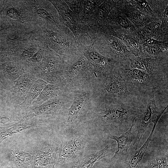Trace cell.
I'll list each match as a JSON object with an SVG mask.
<instances>
[{
  "label": "cell",
  "mask_w": 168,
  "mask_h": 168,
  "mask_svg": "<svg viewBox=\"0 0 168 168\" xmlns=\"http://www.w3.org/2000/svg\"><path fill=\"white\" fill-rule=\"evenodd\" d=\"M63 58V65L59 86L61 91L70 94L90 89L96 77L92 66L83 54L78 50L73 54Z\"/></svg>",
  "instance_id": "obj_1"
},
{
  "label": "cell",
  "mask_w": 168,
  "mask_h": 168,
  "mask_svg": "<svg viewBox=\"0 0 168 168\" xmlns=\"http://www.w3.org/2000/svg\"><path fill=\"white\" fill-rule=\"evenodd\" d=\"M120 66L107 75L96 77L90 88L93 102H104L124 101L134 95L122 77Z\"/></svg>",
  "instance_id": "obj_2"
},
{
  "label": "cell",
  "mask_w": 168,
  "mask_h": 168,
  "mask_svg": "<svg viewBox=\"0 0 168 168\" xmlns=\"http://www.w3.org/2000/svg\"><path fill=\"white\" fill-rule=\"evenodd\" d=\"M32 35L63 57L70 56L78 50L73 34L63 25L49 27L36 26L32 32Z\"/></svg>",
  "instance_id": "obj_3"
},
{
  "label": "cell",
  "mask_w": 168,
  "mask_h": 168,
  "mask_svg": "<svg viewBox=\"0 0 168 168\" xmlns=\"http://www.w3.org/2000/svg\"><path fill=\"white\" fill-rule=\"evenodd\" d=\"M103 109L95 113L96 119L102 124L116 128L124 125L136 120L141 114L140 110L134 106L124 103L123 101L104 102H95Z\"/></svg>",
  "instance_id": "obj_4"
},
{
  "label": "cell",
  "mask_w": 168,
  "mask_h": 168,
  "mask_svg": "<svg viewBox=\"0 0 168 168\" xmlns=\"http://www.w3.org/2000/svg\"><path fill=\"white\" fill-rule=\"evenodd\" d=\"M93 42L94 48L100 54L128 68L134 55L119 39L108 34H101Z\"/></svg>",
  "instance_id": "obj_5"
},
{
  "label": "cell",
  "mask_w": 168,
  "mask_h": 168,
  "mask_svg": "<svg viewBox=\"0 0 168 168\" xmlns=\"http://www.w3.org/2000/svg\"><path fill=\"white\" fill-rule=\"evenodd\" d=\"M63 65V57L47 47L41 62L32 71L38 79L59 86Z\"/></svg>",
  "instance_id": "obj_6"
},
{
  "label": "cell",
  "mask_w": 168,
  "mask_h": 168,
  "mask_svg": "<svg viewBox=\"0 0 168 168\" xmlns=\"http://www.w3.org/2000/svg\"><path fill=\"white\" fill-rule=\"evenodd\" d=\"M0 15L20 29L32 30L36 26L32 21L27 0H5Z\"/></svg>",
  "instance_id": "obj_7"
},
{
  "label": "cell",
  "mask_w": 168,
  "mask_h": 168,
  "mask_svg": "<svg viewBox=\"0 0 168 168\" xmlns=\"http://www.w3.org/2000/svg\"><path fill=\"white\" fill-rule=\"evenodd\" d=\"M72 93L73 98L71 106L62 110L64 112V123L68 125H76L85 121L92 107L90 89L78 90Z\"/></svg>",
  "instance_id": "obj_8"
},
{
  "label": "cell",
  "mask_w": 168,
  "mask_h": 168,
  "mask_svg": "<svg viewBox=\"0 0 168 168\" xmlns=\"http://www.w3.org/2000/svg\"><path fill=\"white\" fill-rule=\"evenodd\" d=\"M32 22L37 26L63 25L56 8L49 0H27Z\"/></svg>",
  "instance_id": "obj_9"
},
{
  "label": "cell",
  "mask_w": 168,
  "mask_h": 168,
  "mask_svg": "<svg viewBox=\"0 0 168 168\" xmlns=\"http://www.w3.org/2000/svg\"><path fill=\"white\" fill-rule=\"evenodd\" d=\"M49 1L57 10L63 25L69 29L73 34L77 44L85 45L93 43L65 0Z\"/></svg>",
  "instance_id": "obj_10"
},
{
  "label": "cell",
  "mask_w": 168,
  "mask_h": 168,
  "mask_svg": "<svg viewBox=\"0 0 168 168\" xmlns=\"http://www.w3.org/2000/svg\"><path fill=\"white\" fill-rule=\"evenodd\" d=\"M120 72L128 87L133 94L150 93L156 87V78L141 70L122 66Z\"/></svg>",
  "instance_id": "obj_11"
},
{
  "label": "cell",
  "mask_w": 168,
  "mask_h": 168,
  "mask_svg": "<svg viewBox=\"0 0 168 168\" xmlns=\"http://www.w3.org/2000/svg\"><path fill=\"white\" fill-rule=\"evenodd\" d=\"M77 49L92 66L96 78L105 76L116 68L122 66L100 54L94 48L93 43L89 45L77 44Z\"/></svg>",
  "instance_id": "obj_12"
},
{
  "label": "cell",
  "mask_w": 168,
  "mask_h": 168,
  "mask_svg": "<svg viewBox=\"0 0 168 168\" xmlns=\"http://www.w3.org/2000/svg\"><path fill=\"white\" fill-rule=\"evenodd\" d=\"M73 93L61 91L57 97L49 99L40 106L28 110L21 114L23 119H27L40 115H57L60 113L68 104L73 100Z\"/></svg>",
  "instance_id": "obj_13"
},
{
  "label": "cell",
  "mask_w": 168,
  "mask_h": 168,
  "mask_svg": "<svg viewBox=\"0 0 168 168\" xmlns=\"http://www.w3.org/2000/svg\"><path fill=\"white\" fill-rule=\"evenodd\" d=\"M84 137L77 135H68L63 139L58 147L57 163L63 164L79 158L84 152L86 143Z\"/></svg>",
  "instance_id": "obj_14"
},
{
  "label": "cell",
  "mask_w": 168,
  "mask_h": 168,
  "mask_svg": "<svg viewBox=\"0 0 168 168\" xmlns=\"http://www.w3.org/2000/svg\"><path fill=\"white\" fill-rule=\"evenodd\" d=\"M116 0H104L92 12L85 28V31L93 42L105 26L109 14Z\"/></svg>",
  "instance_id": "obj_15"
},
{
  "label": "cell",
  "mask_w": 168,
  "mask_h": 168,
  "mask_svg": "<svg viewBox=\"0 0 168 168\" xmlns=\"http://www.w3.org/2000/svg\"><path fill=\"white\" fill-rule=\"evenodd\" d=\"M155 91L149 94L147 107L140 116L138 125L137 133L134 144L135 151L137 148L140 142L148 125L158 118H160L166 110L167 106L163 109L160 110L156 106L155 100Z\"/></svg>",
  "instance_id": "obj_16"
},
{
  "label": "cell",
  "mask_w": 168,
  "mask_h": 168,
  "mask_svg": "<svg viewBox=\"0 0 168 168\" xmlns=\"http://www.w3.org/2000/svg\"><path fill=\"white\" fill-rule=\"evenodd\" d=\"M113 31L134 37L137 29L127 17L115 5L110 12L107 23L102 31Z\"/></svg>",
  "instance_id": "obj_17"
},
{
  "label": "cell",
  "mask_w": 168,
  "mask_h": 168,
  "mask_svg": "<svg viewBox=\"0 0 168 168\" xmlns=\"http://www.w3.org/2000/svg\"><path fill=\"white\" fill-rule=\"evenodd\" d=\"M129 68L141 70L156 78L168 70V57L152 58L135 57L131 60Z\"/></svg>",
  "instance_id": "obj_18"
},
{
  "label": "cell",
  "mask_w": 168,
  "mask_h": 168,
  "mask_svg": "<svg viewBox=\"0 0 168 168\" xmlns=\"http://www.w3.org/2000/svg\"><path fill=\"white\" fill-rule=\"evenodd\" d=\"M38 79L31 71L21 76L16 80L10 89L12 101L15 108L24 101L31 86Z\"/></svg>",
  "instance_id": "obj_19"
},
{
  "label": "cell",
  "mask_w": 168,
  "mask_h": 168,
  "mask_svg": "<svg viewBox=\"0 0 168 168\" xmlns=\"http://www.w3.org/2000/svg\"><path fill=\"white\" fill-rule=\"evenodd\" d=\"M115 6L127 17L137 29L153 21L160 22L142 13L127 0H116Z\"/></svg>",
  "instance_id": "obj_20"
},
{
  "label": "cell",
  "mask_w": 168,
  "mask_h": 168,
  "mask_svg": "<svg viewBox=\"0 0 168 168\" xmlns=\"http://www.w3.org/2000/svg\"><path fill=\"white\" fill-rule=\"evenodd\" d=\"M82 26L86 25L93 12L104 0H65Z\"/></svg>",
  "instance_id": "obj_21"
},
{
  "label": "cell",
  "mask_w": 168,
  "mask_h": 168,
  "mask_svg": "<svg viewBox=\"0 0 168 168\" xmlns=\"http://www.w3.org/2000/svg\"><path fill=\"white\" fill-rule=\"evenodd\" d=\"M133 6L143 13L161 21L168 0H128Z\"/></svg>",
  "instance_id": "obj_22"
},
{
  "label": "cell",
  "mask_w": 168,
  "mask_h": 168,
  "mask_svg": "<svg viewBox=\"0 0 168 168\" xmlns=\"http://www.w3.org/2000/svg\"><path fill=\"white\" fill-rule=\"evenodd\" d=\"M58 147L45 143L33 153L35 168H54Z\"/></svg>",
  "instance_id": "obj_23"
},
{
  "label": "cell",
  "mask_w": 168,
  "mask_h": 168,
  "mask_svg": "<svg viewBox=\"0 0 168 168\" xmlns=\"http://www.w3.org/2000/svg\"><path fill=\"white\" fill-rule=\"evenodd\" d=\"M33 35L21 41L15 49L13 61L26 62L43 45Z\"/></svg>",
  "instance_id": "obj_24"
},
{
  "label": "cell",
  "mask_w": 168,
  "mask_h": 168,
  "mask_svg": "<svg viewBox=\"0 0 168 168\" xmlns=\"http://www.w3.org/2000/svg\"><path fill=\"white\" fill-rule=\"evenodd\" d=\"M159 119H157L152 122L153 126L152 129L142 146L139 149L135 150L133 154H128L126 157L119 161L123 168H142V159L151 140Z\"/></svg>",
  "instance_id": "obj_25"
},
{
  "label": "cell",
  "mask_w": 168,
  "mask_h": 168,
  "mask_svg": "<svg viewBox=\"0 0 168 168\" xmlns=\"http://www.w3.org/2000/svg\"><path fill=\"white\" fill-rule=\"evenodd\" d=\"M0 66L4 77L14 84L21 76L31 71L32 68L27 62L20 60L1 63Z\"/></svg>",
  "instance_id": "obj_26"
},
{
  "label": "cell",
  "mask_w": 168,
  "mask_h": 168,
  "mask_svg": "<svg viewBox=\"0 0 168 168\" xmlns=\"http://www.w3.org/2000/svg\"><path fill=\"white\" fill-rule=\"evenodd\" d=\"M135 121H132L130 128L121 135H113L110 137V138L115 140L117 143L116 150L111 159L112 160H119V161L128 155V149L135 140L132 130L135 124Z\"/></svg>",
  "instance_id": "obj_27"
},
{
  "label": "cell",
  "mask_w": 168,
  "mask_h": 168,
  "mask_svg": "<svg viewBox=\"0 0 168 168\" xmlns=\"http://www.w3.org/2000/svg\"><path fill=\"white\" fill-rule=\"evenodd\" d=\"M37 116L27 119H22L19 122L0 131V143L6 138L19 133L28 129L41 126L42 119Z\"/></svg>",
  "instance_id": "obj_28"
},
{
  "label": "cell",
  "mask_w": 168,
  "mask_h": 168,
  "mask_svg": "<svg viewBox=\"0 0 168 168\" xmlns=\"http://www.w3.org/2000/svg\"><path fill=\"white\" fill-rule=\"evenodd\" d=\"M142 58H158L168 57V44L148 38L142 44Z\"/></svg>",
  "instance_id": "obj_29"
},
{
  "label": "cell",
  "mask_w": 168,
  "mask_h": 168,
  "mask_svg": "<svg viewBox=\"0 0 168 168\" xmlns=\"http://www.w3.org/2000/svg\"><path fill=\"white\" fill-rule=\"evenodd\" d=\"M10 155L13 168H35L33 153L14 149L11 151Z\"/></svg>",
  "instance_id": "obj_30"
},
{
  "label": "cell",
  "mask_w": 168,
  "mask_h": 168,
  "mask_svg": "<svg viewBox=\"0 0 168 168\" xmlns=\"http://www.w3.org/2000/svg\"><path fill=\"white\" fill-rule=\"evenodd\" d=\"M23 40L22 38L8 35L0 41V62L13 61L16 46Z\"/></svg>",
  "instance_id": "obj_31"
},
{
  "label": "cell",
  "mask_w": 168,
  "mask_h": 168,
  "mask_svg": "<svg viewBox=\"0 0 168 168\" xmlns=\"http://www.w3.org/2000/svg\"><path fill=\"white\" fill-rule=\"evenodd\" d=\"M48 83L40 79L36 80L31 86L24 101L16 109L21 114L28 110L33 101L39 96Z\"/></svg>",
  "instance_id": "obj_32"
},
{
  "label": "cell",
  "mask_w": 168,
  "mask_h": 168,
  "mask_svg": "<svg viewBox=\"0 0 168 168\" xmlns=\"http://www.w3.org/2000/svg\"><path fill=\"white\" fill-rule=\"evenodd\" d=\"M104 34H108L119 39L127 46L131 54L135 57H143V51L142 44L132 36L109 31H105Z\"/></svg>",
  "instance_id": "obj_33"
},
{
  "label": "cell",
  "mask_w": 168,
  "mask_h": 168,
  "mask_svg": "<svg viewBox=\"0 0 168 168\" xmlns=\"http://www.w3.org/2000/svg\"><path fill=\"white\" fill-rule=\"evenodd\" d=\"M113 152L112 149L110 146L107 145L95 153L83 156L80 158L77 164V168H92L96 162L110 156Z\"/></svg>",
  "instance_id": "obj_34"
},
{
  "label": "cell",
  "mask_w": 168,
  "mask_h": 168,
  "mask_svg": "<svg viewBox=\"0 0 168 168\" xmlns=\"http://www.w3.org/2000/svg\"><path fill=\"white\" fill-rule=\"evenodd\" d=\"M160 25V22L153 21L137 29L134 38L141 44L148 38L156 40Z\"/></svg>",
  "instance_id": "obj_35"
},
{
  "label": "cell",
  "mask_w": 168,
  "mask_h": 168,
  "mask_svg": "<svg viewBox=\"0 0 168 168\" xmlns=\"http://www.w3.org/2000/svg\"><path fill=\"white\" fill-rule=\"evenodd\" d=\"M60 92L58 86L48 83L39 96L33 101L28 110L38 106L46 100L58 96Z\"/></svg>",
  "instance_id": "obj_36"
},
{
  "label": "cell",
  "mask_w": 168,
  "mask_h": 168,
  "mask_svg": "<svg viewBox=\"0 0 168 168\" xmlns=\"http://www.w3.org/2000/svg\"><path fill=\"white\" fill-rule=\"evenodd\" d=\"M168 6H167L163 12V16L159 27L156 40L165 43H168Z\"/></svg>",
  "instance_id": "obj_37"
},
{
  "label": "cell",
  "mask_w": 168,
  "mask_h": 168,
  "mask_svg": "<svg viewBox=\"0 0 168 168\" xmlns=\"http://www.w3.org/2000/svg\"><path fill=\"white\" fill-rule=\"evenodd\" d=\"M168 157L167 156L153 157L146 163L142 165V168H168Z\"/></svg>",
  "instance_id": "obj_38"
},
{
  "label": "cell",
  "mask_w": 168,
  "mask_h": 168,
  "mask_svg": "<svg viewBox=\"0 0 168 168\" xmlns=\"http://www.w3.org/2000/svg\"><path fill=\"white\" fill-rule=\"evenodd\" d=\"M15 28L5 17L0 15V41L7 37Z\"/></svg>",
  "instance_id": "obj_39"
},
{
  "label": "cell",
  "mask_w": 168,
  "mask_h": 168,
  "mask_svg": "<svg viewBox=\"0 0 168 168\" xmlns=\"http://www.w3.org/2000/svg\"><path fill=\"white\" fill-rule=\"evenodd\" d=\"M47 47L45 45H43L27 61L30 66L34 68L40 63L43 59Z\"/></svg>",
  "instance_id": "obj_40"
},
{
  "label": "cell",
  "mask_w": 168,
  "mask_h": 168,
  "mask_svg": "<svg viewBox=\"0 0 168 168\" xmlns=\"http://www.w3.org/2000/svg\"><path fill=\"white\" fill-rule=\"evenodd\" d=\"M5 0H0V12L2 10Z\"/></svg>",
  "instance_id": "obj_41"
}]
</instances>
